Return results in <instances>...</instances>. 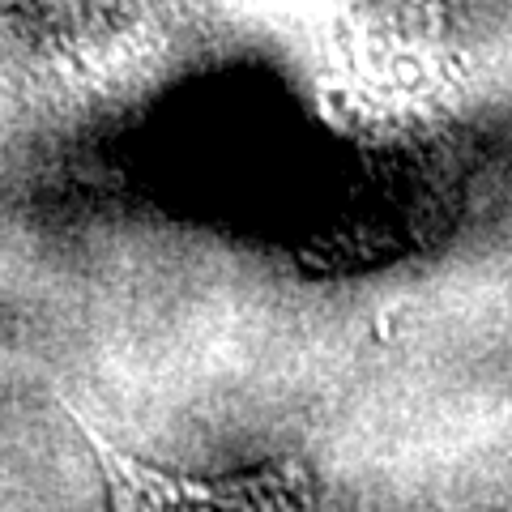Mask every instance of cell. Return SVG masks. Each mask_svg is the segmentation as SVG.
Instances as JSON below:
<instances>
[{"label": "cell", "instance_id": "1", "mask_svg": "<svg viewBox=\"0 0 512 512\" xmlns=\"http://www.w3.org/2000/svg\"><path fill=\"white\" fill-rule=\"evenodd\" d=\"M82 431L103 466L111 512H308V491H303V474L295 466H269L256 474L205 483V478H175L120 453L86 423Z\"/></svg>", "mask_w": 512, "mask_h": 512}, {"label": "cell", "instance_id": "2", "mask_svg": "<svg viewBox=\"0 0 512 512\" xmlns=\"http://www.w3.org/2000/svg\"><path fill=\"white\" fill-rule=\"evenodd\" d=\"M487 512H512V504H500V508H487Z\"/></svg>", "mask_w": 512, "mask_h": 512}]
</instances>
